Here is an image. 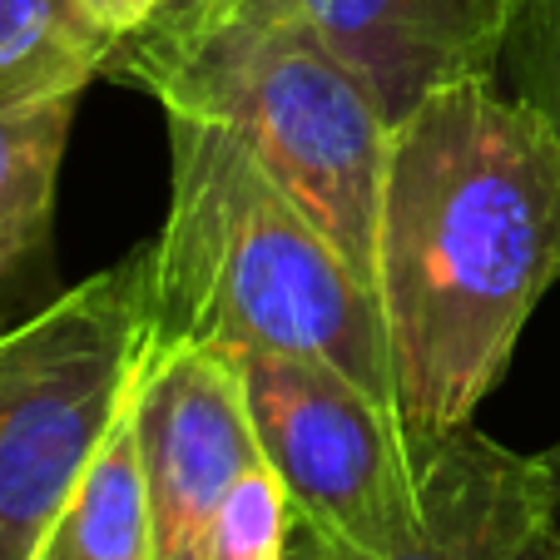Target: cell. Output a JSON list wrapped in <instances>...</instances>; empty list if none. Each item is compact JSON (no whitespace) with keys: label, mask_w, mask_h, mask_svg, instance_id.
<instances>
[{"label":"cell","mask_w":560,"mask_h":560,"mask_svg":"<svg viewBox=\"0 0 560 560\" xmlns=\"http://www.w3.org/2000/svg\"><path fill=\"white\" fill-rule=\"evenodd\" d=\"M560 283V144L497 80L407 109L387 135L377 307L397 417L422 452L476 422Z\"/></svg>","instance_id":"obj_1"},{"label":"cell","mask_w":560,"mask_h":560,"mask_svg":"<svg viewBox=\"0 0 560 560\" xmlns=\"http://www.w3.org/2000/svg\"><path fill=\"white\" fill-rule=\"evenodd\" d=\"M164 129L170 213L144 244L149 352L213 342L332 362L397 417L382 307L348 254L238 135L194 115H164Z\"/></svg>","instance_id":"obj_2"},{"label":"cell","mask_w":560,"mask_h":560,"mask_svg":"<svg viewBox=\"0 0 560 560\" xmlns=\"http://www.w3.org/2000/svg\"><path fill=\"white\" fill-rule=\"evenodd\" d=\"M109 74L164 115L223 125L317 219L377 298V203L387 115L372 90L293 21L164 5L119 40Z\"/></svg>","instance_id":"obj_3"},{"label":"cell","mask_w":560,"mask_h":560,"mask_svg":"<svg viewBox=\"0 0 560 560\" xmlns=\"http://www.w3.org/2000/svg\"><path fill=\"white\" fill-rule=\"evenodd\" d=\"M144 358V248L0 328V560H35Z\"/></svg>","instance_id":"obj_4"},{"label":"cell","mask_w":560,"mask_h":560,"mask_svg":"<svg viewBox=\"0 0 560 560\" xmlns=\"http://www.w3.org/2000/svg\"><path fill=\"white\" fill-rule=\"evenodd\" d=\"M244 372L264 462L288 487L313 560H368L417 501L422 452L368 387L332 362L229 348Z\"/></svg>","instance_id":"obj_5"},{"label":"cell","mask_w":560,"mask_h":560,"mask_svg":"<svg viewBox=\"0 0 560 560\" xmlns=\"http://www.w3.org/2000/svg\"><path fill=\"white\" fill-rule=\"evenodd\" d=\"M154 560H199L233 481L264 456L238 358L213 342L149 352L135 387Z\"/></svg>","instance_id":"obj_6"},{"label":"cell","mask_w":560,"mask_h":560,"mask_svg":"<svg viewBox=\"0 0 560 560\" xmlns=\"http://www.w3.org/2000/svg\"><path fill=\"white\" fill-rule=\"evenodd\" d=\"M293 21L372 90L387 125L436 90L491 80L536 0H170Z\"/></svg>","instance_id":"obj_7"},{"label":"cell","mask_w":560,"mask_h":560,"mask_svg":"<svg viewBox=\"0 0 560 560\" xmlns=\"http://www.w3.org/2000/svg\"><path fill=\"white\" fill-rule=\"evenodd\" d=\"M550 526L546 466L476 432V422L422 446L417 501L368 560H511Z\"/></svg>","instance_id":"obj_8"},{"label":"cell","mask_w":560,"mask_h":560,"mask_svg":"<svg viewBox=\"0 0 560 560\" xmlns=\"http://www.w3.org/2000/svg\"><path fill=\"white\" fill-rule=\"evenodd\" d=\"M80 95L0 109V303L50 254L55 189Z\"/></svg>","instance_id":"obj_9"},{"label":"cell","mask_w":560,"mask_h":560,"mask_svg":"<svg viewBox=\"0 0 560 560\" xmlns=\"http://www.w3.org/2000/svg\"><path fill=\"white\" fill-rule=\"evenodd\" d=\"M35 560H154V526H149V487L139 462L135 397L119 422L90 456L74 491L65 497L50 536Z\"/></svg>","instance_id":"obj_10"},{"label":"cell","mask_w":560,"mask_h":560,"mask_svg":"<svg viewBox=\"0 0 560 560\" xmlns=\"http://www.w3.org/2000/svg\"><path fill=\"white\" fill-rule=\"evenodd\" d=\"M115 50L85 0H0V109L85 95Z\"/></svg>","instance_id":"obj_11"},{"label":"cell","mask_w":560,"mask_h":560,"mask_svg":"<svg viewBox=\"0 0 560 560\" xmlns=\"http://www.w3.org/2000/svg\"><path fill=\"white\" fill-rule=\"evenodd\" d=\"M298 530V511L278 471L258 456L233 491L223 497L199 560H288V540Z\"/></svg>","instance_id":"obj_12"},{"label":"cell","mask_w":560,"mask_h":560,"mask_svg":"<svg viewBox=\"0 0 560 560\" xmlns=\"http://www.w3.org/2000/svg\"><path fill=\"white\" fill-rule=\"evenodd\" d=\"M501 60L511 65V80H516L511 95L526 100L560 144V0L530 5Z\"/></svg>","instance_id":"obj_13"},{"label":"cell","mask_w":560,"mask_h":560,"mask_svg":"<svg viewBox=\"0 0 560 560\" xmlns=\"http://www.w3.org/2000/svg\"><path fill=\"white\" fill-rule=\"evenodd\" d=\"M85 5H90V15L115 35V40H129V35L144 31V25L154 21L170 0H85Z\"/></svg>","instance_id":"obj_14"},{"label":"cell","mask_w":560,"mask_h":560,"mask_svg":"<svg viewBox=\"0 0 560 560\" xmlns=\"http://www.w3.org/2000/svg\"><path fill=\"white\" fill-rule=\"evenodd\" d=\"M540 466H546V487H550V530L560 536V442H550L540 452Z\"/></svg>","instance_id":"obj_15"},{"label":"cell","mask_w":560,"mask_h":560,"mask_svg":"<svg viewBox=\"0 0 560 560\" xmlns=\"http://www.w3.org/2000/svg\"><path fill=\"white\" fill-rule=\"evenodd\" d=\"M511 560H560V536H556L550 526H540L536 536H530L526 546H521Z\"/></svg>","instance_id":"obj_16"}]
</instances>
